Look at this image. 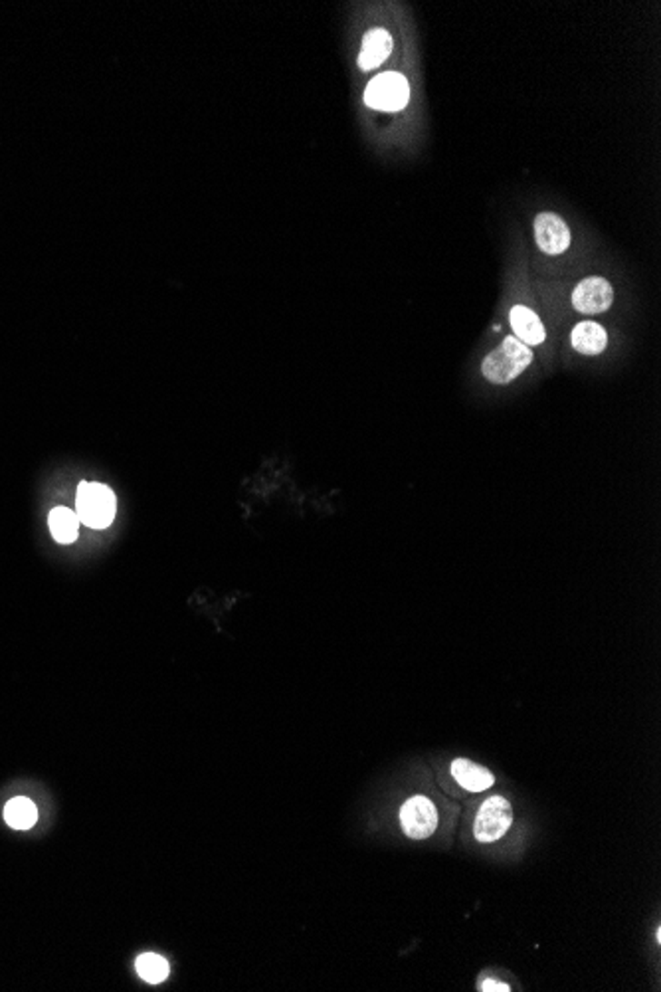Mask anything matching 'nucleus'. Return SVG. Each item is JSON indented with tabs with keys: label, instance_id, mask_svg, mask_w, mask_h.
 <instances>
[{
	"label": "nucleus",
	"instance_id": "f257e3e1",
	"mask_svg": "<svg viewBox=\"0 0 661 992\" xmlns=\"http://www.w3.org/2000/svg\"><path fill=\"white\" fill-rule=\"evenodd\" d=\"M531 363V349L521 343L517 337H507V339H503V343L497 349H493L484 359L481 370H484V377L493 382V385H507V382L517 379Z\"/></svg>",
	"mask_w": 661,
	"mask_h": 992
},
{
	"label": "nucleus",
	"instance_id": "7ed1b4c3",
	"mask_svg": "<svg viewBox=\"0 0 661 992\" xmlns=\"http://www.w3.org/2000/svg\"><path fill=\"white\" fill-rule=\"evenodd\" d=\"M410 99V86L402 74L385 72L365 89V104L378 111H400Z\"/></svg>",
	"mask_w": 661,
	"mask_h": 992
},
{
	"label": "nucleus",
	"instance_id": "f8f14e48",
	"mask_svg": "<svg viewBox=\"0 0 661 992\" xmlns=\"http://www.w3.org/2000/svg\"><path fill=\"white\" fill-rule=\"evenodd\" d=\"M80 517H77L75 511L68 510V507H55L48 517L52 537L64 545L75 541L77 533H80Z\"/></svg>",
	"mask_w": 661,
	"mask_h": 992
},
{
	"label": "nucleus",
	"instance_id": "423d86ee",
	"mask_svg": "<svg viewBox=\"0 0 661 992\" xmlns=\"http://www.w3.org/2000/svg\"><path fill=\"white\" fill-rule=\"evenodd\" d=\"M535 240L539 250L548 256H558L568 250L570 228L555 212H541L535 218Z\"/></svg>",
	"mask_w": 661,
	"mask_h": 992
},
{
	"label": "nucleus",
	"instance_id": "4468645a",
	"mask_svg": "<svg viewBox=\"0 0 661 992\" xmlns=\"http://www.w3.org/2000/svg\"><path fill=\"white\" fill-rule=\"evenodd\" d=\"M137 973L139 977L145 980V983H151V985H159L163 983V980L169 977L171 968H169V963H166L163 957L155 955V953H145L141 955L137 963Z\"/></svg>",
	"mask_w": 661,
	"mask_h": 992
},
{
	"label": "nucleus",
	"instance_id": "20e7f679",
	"mask_svg": "<svg viewBox=\"0 0 661 992\" xmlns=\"http://www.w3.org/2000/svg\"><path fill=\"white\" fill-rule=\"evenodd\" d=\"M513 825V808L507 798L491 796L481 805L476 816L474 832L476 838L484 844L497 842L507 834Z\"/></svg>",
	"mask_w": 661,
	"mask_h": 992
},
{
	"label": "nucleus",
	"instance_id": "ddd939ff",
	"mask_svg": "<svg viewBox=\"0 0 661 992\" xmlns=\"http://www.w3.org/2000/svg\"><path fill=\"white\" fill-rule=\"evenodd\" d=\"M5 820H6V825L10 828L28 830V828L35 826L36 820H38L36 805L32 803L30 798H25V796L8 800V805L5 806Z\"/></svg>",
	"mask_w": 661,
	"mask_h": 992
},
{
	"label": "nucleus",
	"instance_id": "6e6552de",
	"mask_svg": "<svg viewBox=\"0 0 661 992\" xmlns=\"http://www.w3.org/2000/svg\"><path fill=\"white\" fill-rule=\"evenodd\" d=\"M392 52V38L385 28H373L365 34L363 50L358 54V67L361 70H373L383 64Z\"/></svg>",
	"mask_w": 661,
	"mask_h": 992
},
{
	"label": "nucleus",
	"instance_id": "39448f33",
	"mask_svg": "<svg viewBox=\"0 0 661 992\" xmlns=\"http://www.w3.org/2000/svg\"><path fill=\"white\" fill-rule=\"evenodd\" d=\"M402 830L412 840H424L434 834L438 826V813L432 800L426 796H412L400 808Z\"/></svg>",
	"mask_w": 661,
	"mask_h": 992
},
{
	"label": "nucleus",
	"instance_id": "9b49d317",
	"mask_svg": "<svg viewBox=\"0 0 661 992\" xmlns=\"http://www.w3.org/2000/svg\"><path fill=\"white\" fill-rule=\"evenodd\" d=\"M452 774H454V779L459 783V786H464L466 791H469V793L487 791V788H491L493 783H496L493 774L486 769V766L476 764V763L467 761V759L454 761Z\"/></svg>",
	"mask_w": 661,
	"mask_h": 992
},
{
	"label": "nucleus",
	"instance_id": "9d476101",
	"mask_svg": "<svg viewBox=\"0 0 661 992\" xmlns=\"http://www.w3.org/2000/svg\"><path fill=\"white\" fill-rule=\"evenodd\" d=\"M570 345L580 355H600L608 345L606 329L596 321H582L570 333Z\"/></svg>",
	"mask_w": 661,
	"mask_h": 992
},
{
	"label": "nucleus",
	"instance_id": "1a4fd4ad",
	"mask_svg": "<svg viewBox=\"0 0 661 992\" xmlns=\"http://www.w3.org/2000/svg\"><path fill=\"white\" fill-rule=\"evenodd\" d=\"M509 321L515 331V337L526 347L529 345H541L545 341V327L539 319V315L531 311L525 306H515L509 313Z\"/></svg>",
	"mask_w": 661,
	"mask_h": 992
},
{
	"label": "nucleus",
	"instance_id": "f03ea898",
	"mask_svg": "<svg viewBox=\"0 0 661 992\" xmlns=\"http://www.w3.org/2000/svg\"><path fill=\"white\" fill-rule=\"evenodd\" d=\"M77 517L92 529H105L115 517V495L107 486L84 481L77 488Z\"/></svg>",
	"mask_w": 661,
	"mask_h": 992
},
{
	"label": "nucleus",
	"instance_id": "2eb2a0df",
	"mask_svg": "<svg viewBox=\"0 0 661 992\" xmlns=\"http://www.w3.org/2000/svg\"><path fill=\"white\" fill-rule=\"evenodd\" d=\"M479 990H484V992H489V990L509 992L511 988H509V985H506V983H499V980H496V978H486V980H484V983H481V985H479Z\"/></svg>",
	"mask_w": 661,
	"mask_h": 992
},
{
	"label": "nucleus",
	"instance_id": "0eeeda50",
	"mask_svg": "<svg viewBox=\"0 0 661 992\" xmlns=\"http://www.w3.org/2000/svg\"><path fill=\"white\" fill-rule=\"evenodd\" d=\"M614 301V289L608 279L586 278L573 291V308L586 315L604 313Z\"/></svg>",
	"mask_w": 661,
	"mask_h": 992
}]
</instances>
